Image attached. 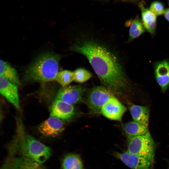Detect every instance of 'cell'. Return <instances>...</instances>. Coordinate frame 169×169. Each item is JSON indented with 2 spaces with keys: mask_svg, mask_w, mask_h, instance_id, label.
Here are the masks:
<instances>
[{
  "mask_svg": "<svg viewBox=\"0 0 169 169\" xmlns=\"http://www.w3.org/2000/svg\"><path fill=\"white\" fill-rule=\"evenodd\" d=\"M72 49L84 55L101 82L111 91L120 93L127 86V81L117 57L107 49L95 41L83 40Z\"/></svg>",
  "mask_w": 169,
  "mask_h": 169,
  "instance_id": "cell-1",
  "label": "cell"
},
{
  "mask_svg": "<svg viewBox=\"0 0 169 169\" xmlns=\"http://www.w3.org/2000/svg\"><path fill=\"white\" fill-rule=\"evenodd\" d=\"M20 119H17V140L15 147L18 149L22 157L41 164L46 161L51 154L49 146L26 134Z\"/></svg>",
  "mask_w": 169,
  "mask_h": 169,
  "instance_id": "cell-2",
  "label": "cell"
},
{
  "mask_svg": "<svg viewBox=\"0 0 169 169\" xmlns=\"http://www.w3.org/2000/svg\"><path fill=\"white\" fill-rule=\"evenodd\" d=\"M61 57L60 55L52 52L41 54L28 66L25 77L38 82L50 81L55 79Z\"/></svg>",
  "mask_w": 169,
  "mask_h": 169,
  "instance_id": "cell-3",
  "label": "cell"
},
{
  "mask_svg": "<svg viewBox=\"0 0 169 169\" xmlns=\"http://www.w3.org/2000/svg\"><path fill=\"white\" fill-rule=\"evenodd\" d=\"M155 150V142L149 131L144 135L128 137L127 151L146 158L153 163Z\"/></svg>",
  "mask_w": 169,
  "mask_h": 169,
  "instance_id": "cell-4",
  "label": "cell"
},
{
  "mask_svg": "<svg viewBox=\"0 0 169 169\" xmlns=\"http://www.w3.org/2000/svg\"><path fill=\"white\" fill-rule=\"evenodd\" d=\"M113 96L111 91L106 87L99 86L93 88L87 100L91 111L96 114L100 113L102 107Z\"/></svg>",
  "mask_w": 169,
  "mask_h": 169,
  "instance_id": "cell-5",
  "label": "cell"
},
{
  "mask_svg": "<svg viewBox=\"0 0 169 169\" xmlns=\"http://www.w3.org/2000/svg\"><path fill=\"white\" fill-rule=\"evenodd\" d=\"M126 110V107L113 96L102 107L100 113L109 119L120 121Z\"/></svg>",
  "mask_w": 169,
  "mask_h": 169,
  "instance_id": "cell-6",
  "label": "cell"
},
{
  "mask_svg": "<svg viewBox=\"0 0 169 169\" xmlns=\"http://www.w3.org/2000/svg\"><path fill=\"white\" fill-rule=\"evenodd\" d=\"M116 156L132 169H152L153 163L144 157L131 154L127 151L117 153Z\"/></svg>",
  "mask_w": 169,
  "mask_h": 169,
  "instance_id": "cell-7",
  "label": "cell"
},
{
  "mask_svg": "<svg viewBox=\"0 0 169 169\" xmlns=\"http://www.w3.org/2000/svg\"><path fill=\"white\" fill-rule=\"evenodd\" d=\"M84 91V89L80 86L63 87L58 91L57 99L71 105L76 104L82 101Z\"/></svg>",
  "mask_w": 169,
  "mask_h": 169,
  "instance_id": "cell-8",
  "label": "cell"
},
{
  "mask_svg": "<svg viewBox=\"0 0 169 169\" xmlns=\"http://www.w3.org/2000/svg\"><path fill=\"white\" fill-rule=\"evenodd\" d=\"M0 92L1 94L18 110L20 108L18 87L4 77L0 76Z\"/></svg>",
  "mask_w": 169,
  "mask_h": 169,
  "instance_id": "cell-9",
  "label": "cell"
},
{
  "mask_svg": "<svg viewBox=\"0 0 169 169\" xmlns=\"http://www.w3.org/2000/svg\"><path fill=\"white\" fill-rule=\"evenodd\" d=\"M38 130L43 136L55 137L59 135L64 129L62 121L56 117L51 116L39 126Z\"/></svg>",
  "mask_w": 169,
  "mask_h": 169,
  "instance_id": "cell-10",
  "label": "cell"
},
{
  "mask_svg": "<svg viewBox=\"0 0 169 169\" xmlns=\"http://www.w3.org/2000/svg\"><path fill=\"white\" fill-rule=\"evenodd\" d=\"M156 80L163 92L169 86V61L164 60L156 62L154 66Z\"/></svg>",
  "mask_w": 169,
  "mask_h": 169,
  "instance_id": "cell-11",
  "label": "cell"
},
{
  "mask_svg": "<svg viewBox=\"0 0 169 169\" xmlns=\"http://www.w3.org/2000/svg\"><path fill=\"white\" fill-rule=\"evenodd\" d=\"M74 108L72 105L56 99L51 106L50 115L62 119H68L74 114Z\"/></svg>",
  "mask_w": 169,
  "mask_h": 169,
  "instance_id": "cell-12",
  "label": "cell"
},
{
  "mask_svg": "<svg viewBox=\"0 0 169 169\" xmlns=\"http://www.w3.org/2000/svg\"><path fill=\"white\" fill-rule=\"evenodd\" d=\"M139 6L141 12L142 22L145 29L151 35H154L156 26V16L146 8L142 3L139 4Z\"/></svg>",
  "mask_w": 169,
  "mask_h": 169,
  "instance_id": "cell-13",
  "label": "cell"
},
{
  "mask_svg": "<svg viewBox=\"0 0 169 169\" xmlns=\"http://www.w3.org/2000/svg\"><path fill=\"white\" fill-rule=\"evenodd\" d=\"M130 110L134 121L148 126L150 110L147 107L132 105L130 107Z\"/></svg>",
  "mask_w": 169,
  "mask_h": 169,
  "instance_id": "cell-14",
  "label": "cell"
},
{
  "mask_svg": "<svg viewBox=\"0 0 169 169\" xmlns=\"http://www.w3.org/2000/svg\"><path fill=\"white\" fill-rule=\"evenodd\" d=\"M148 126L135 121L125 124L124 130L128 137L142 135L148 132Z\"/></svg>",
  "mask_w": 169,
  "mask_h": 169,
  "instance_id": "cell-15",
  "label": "cell"
},
{
  "mask_svg": "<svg viewBox=\"0 0 169 169\" xmlns=\"http://www.w3.org/2000/svg\"><path fill=\"white\" fill-rule=\"evenodd\" d=\"M0 76L14 84H20L18 74L16 69L8 62L1 59L0 61Z\"/></svg>",
  "mask_w": 169,
  "mask_h": 169,
  "instance_id": "cell-16",
  "label": "cell"
},
{
  "mask_svg": "<svg viewBox=\"0 0 169 169\" xmlns=\"http://www.w3.org/2000/svg\"><path fill=\"white\" fill-rule=\"evenodd\" d=\"M130 27L128 41L131 42L142 34L145 31V28L140 19L136 18L131 19L125 23Z\"/></svg>",
  "mask_w": 169,
  "mask_h": 169,
  "instance_id": "cell-17",
  "label": "cell"
},
{
  "mask_svg": "<svg viewBox=\"0 0 169 169\" xmlns=\"http://www.w3.org/2000/svg\"><path fill=\"white\" fill-rule=\"evenodd\" d=\"M62 167V169H82L83 164L81 158L78 155L70 153L64 157Z\"/></svg>",
  "mask_w": 169,
  "mask_h": 169,
  "instance_id": "cell-18",
  "label": "cell"
},
{
  "mask_svg": "<svg viewBox=\"0 0 169 169\" xmlns=\"http://www.w3.org/2000/svg\"><path fill=\"white\" fill-rule=\"evenodd\" d=\"M13 169H45L41 164L22 157L13 158Z\"/></svg>",
  "mask_w": 169,
  "mask_h": 169,
  "instance_id": "cell-19",
  "label": "cell"
},
{
  "mask_svg": "<svg viewBox=\"0 0 169 169\" xmlns=\"http://www.w3.org/2000/svg\"><path fill=\"white\" fill-rule=\"evenodd\" d=\"M55 80L63 87L67 86L74 80V72L68 70L58 72Z\"/></svg>",
  "mask_w": 169,
  "mask_h": 169,
  "instance_id": "cell-20",
  "label": "cell"
},
{
  "mask_svg": "<svg viewBox=\"0 0 169 169\" xmlns=\"http://www.w3.org/2000/svg\"><path fill=\"white\" fill-rule=\"evenodd\" d=\"M74 81L79 83L84 82L89 80L92 77L90 72L86 69L79 68L74 72Z\"/></svg>",
  "mask_w": 169,
  "mask_h": 169,
  "instance_id": "cell-21",
  "label": "cell"
},
{
  "mask_svg": "<svg viewBox=\"0 0 169 169\" xmlns=\"http://www.w3.org/2000/svg\"><path fill=\"white\" fill-rule=\"evenodd\" d=\"M149 10L156 16L164 14L165 10L163 4L159 1L152 2L150 5Z\"/></svg>",
  "mask_w": 169,
  "mask_h": 169,
  "instance_id": "cell-22",
  "label": "cell"
},
{
  "mask_svg": "<svg viewBox=\"0 0 169 169\" xmlns=\"http://www.w3.org/2000/svg\"><path fill=\"white\" fill-rule=\"evenodd\" d=\"M12 159L13 158L11 157L7 159L3 164L1 169H13Z\"/></svg>",
  "mask_w": 169,
  "mask_h": 169,
  "instance_id": "cell-23",
  "label": "cell"
},
{
  "mask_svg": "<svg viewBox=\"0 0 169 169\" xmlns=\"http://www.w3.org/2000/svg\"><path fill=\"white\" fill-rule=\"evenodd\" d=\"M163 14L166 19L169 22V8L165 10Z\"/></svg>",
  "mask_w": 169,
  "mask_h": 169,
  "instance_id": "cell-24",
  "label": "cell"
},
{
  "mask_svg": "<svg viewBox=\"0 0 169 169\" xmlns=\"http://www.w3.org/2000/svg\"><path fill=\"white\" fill-rule=\"evenodd\" d=\"M168 1H169V0H168Z\"/></svg>",
  "mask_w": 169,
  "mask_h": 169,
  "instance_id": "cell-25",
  "label": "cell"
}]
</instances>
